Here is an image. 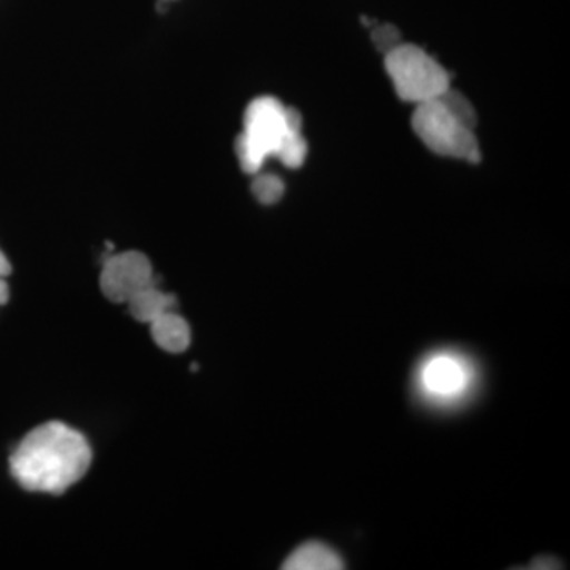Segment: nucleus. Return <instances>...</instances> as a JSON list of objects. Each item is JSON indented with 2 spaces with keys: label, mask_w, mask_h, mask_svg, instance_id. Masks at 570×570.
Returning <instances> with one entry per match:
<instances>
[{
  "label": "nucleus",
  "mask_w": 570,
  "mask_h": 570,
  "mask_svg": "<svg viewBox=\"0 0 570 570\" xmlns=\"http://www.w3.org/2000/svg\"><path fill=\"white\" fill-rule=\"evenodd\" d=\"M299 112L275 97H258L247 105L245 130L236 140L239 165L246 174L262 170L269 157L283 159L305 142Z\"/></svg>",
  "instance_id": "nucleus-3"
},
{
  "label": "nucleus",
  "mask_w": 570,
  "mask_h": 570,
  "mask_svg": "<svg viewBox=\"0 0 570 570\" xmlns=\"http://www.w3.org/2000/svg\"><path fill=\"white\" fill-rule=\"evenodd\" d=\"M561 562L551 557H540L538 560L532 561L530 569H561Z\"/></svg>",
  "instance_id": "nucleus-12"
},
{
  "label": "nucleus",
  "mask_w": 570,
  "mask_h": 570,
  "mask_svg": "<svg viewBox=\"0 0 570 570\" xmlns=\"http://www.w3.org/2000/svg\"><path fill=\"white\" fill-rule=\"evenodd\" d=\"M10 298V288L6 277H0V306L7 305Z\"/></svg>",
  "instance_id": "nucleus-13"
},
{
  "label": "nucleus",
  "mask_w": 570,
  "mask_h": 570,
  "mask_svg": "<svg viewBox=\"0 0 570 570\" xmlns=\"http://www.w3.org/2000/svg\"><path fill=\"white\" fill-rule=\"evenodd\" d=\"M91 461V445L80 431L48 422L26 434L10 456V471L24 490L62 494L85 478Z\"/></svg>",
  "instance_id": "nucleus-1"
},
{
  "label": "nucleus",
  "mask_w": 570,
  "mask_h": 570,
  "mask_svg": "<svg viewBox=\"0 0 570 570\" xmlns=\"http://www.w3.org/2000/svg\"><path fill=\"white\" fill-rule=\"evenodd\" d=\"M154 343L168 354H181L190 346L193 333L190 326L175 309L160 314L151 322Z\"/></svg>",
  "instance_id": "nucleus-7"
},
{
  "label": "nucleus",
  "mask_w": 570,
  "mask_h": 570,
  "mask_svg": "<svg viewBox=\"0 0 570 570\" xmlns=\"http://www.w3.org/2000/svg\"><path fill=\"white\" fill-rule=\"evenodd\" d=\"M11 273V265L6 254L0 250V277H7Z\"/></svg>",
  "instance_id": "nucleus-14"
},
{
  "label": "nucleus",
  "mask_w": 570,
  "mask_h": 570,
  "mask_svg": "<svg viewBox=\"0 0 570 570\" xmlns=\"http://www.w3.org/2000/svg\"><path fill=\"white\" fill-rule=\"evenodd\" d=\"M285 570H341L344 569V561L335 550L330 549L325 543L306 542L285 560Z\"/></svg>",
  "instance_id": "nucleus-8"
},
{
  "label": "nucleus",
  "mask_w": 570,
  "mask_h": 570,
  "mask_svg": "<svg viewBox=\"0 0 570 570\" xmlns=\"http://www.w3.org/2000/svg\"><path fill=\"white\" fill-rule=\"evenodd\" d=\"M284 183L279 176L276 175H258L253 183L254 197L261 202L262 205H275L283 198Z\"/></svg>",
  "instance_id": "nucleus-10"
},
{
  "label": "nucleus",
  "mask_w": 570,
  "mask_h": 570,
  "mask_svg": "<svg viewBox=\"0 0 570 570\" xmlns=\"http://www.w3.org/2000/svg\"><path fill=\"white\" fill-rule=\"evenodd\" d=\"M373 40L379 50L384 52V55L395 50L396 47L403 43L400 31L390 24L376 26L373 31Z\"/></svg>",
  "instance_id": "nucleus-11"
},
{
  "label": "nucleus",
  "mask_w": 570,
  "mask_h": 570,
  "mask_svg": "<svg viewBox=\"0 0 570 570\" xmlns=\"http://www.w3.org/2000/svg\"><path fill=\"white\" fill-rule=\"evenodd\" d=\"M474 381L471 363L453 352L428 356L419 370V387L426 400L452 403L466 395Z\"/></svg>",
  "instance_id": "nucleus-5"
},
{
  "label": "nucleus",
  "mask_w": 570,
  "mask_h": 570,
  "mask_svg": "<svg viewBox=\"0 0 570 570\" xmlns=\"http://www.w3.org/2000/svg\"><path fill=\"white\" fill-rule=\"evenodd\" d=\"M156 283L153 265L145 254L127 250L105 261L100 288L112 303H127L135 294Z\"/></svg>",
  "instance_id": "nucleus-6"
},
{
  "label": "nucleus",
  "mask_w": 570,
  "mask_h": 570,
  "mask_svg": "<svg viewBox=\"0 0 570 570\" xmlns=\"http://www.w3.org/2000/svg\"><path fill=\"white\" fill-rule=\"evenodd\" d=\"M127 305H129L130 316L135 321L141 322V324H151L154 318L159 317L160 314L175 309L176 298L175 295L165 294L154 283L135 294Z\"/></svg>",
  "instance_id": "nucleus-9"
},
{
  "label": "nucleus",
  "mask_w": 570,
  "mask_h": 570,
  "mask_svg": "<svg viewBox=\"0 0 570 570\" xmlns=\"http://www.w3.org/2000/svg\"><path fill=\"white\" fill-rule=\"evenodd\" d=\"M412 127L430 151L464 163H479L478 115L463 94L449 88L436 99L415 105Z\"/></svg>",
  "instance_id": "nucleus-2"
},
{
  "label": "nucleus",
  "mask_w": 570,
  "mask_h": 570,
  "mask_svg": "<svg viewBox=\"0 0 570 570\" xmlns=\"http://www.w3.org/2000/svg\"><path fill=\"white\" fill-rule=\"evenodd\" d=\"M385 69L400 99L412 105L436 99L450 88L448 70L422 48L401 43L385 55Z\"/></svg>",
  "instance_id": "nucleus-4"
}]
</instances>
